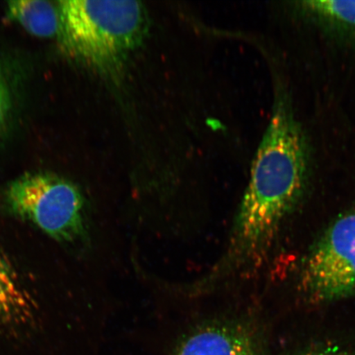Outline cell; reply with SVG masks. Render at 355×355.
<instances>
[{
	"label": "cell",
	"instance_id": "cell-1",
	"mask_svg": "<svg viewBox=\"0 0 355 355\" xmlns=\"http://www.w3.org/2000/svg\"><path fill=\"white\" fill-rule=\"evenodd\" d=\"M275 95L272 118L252 162L227 248L202 281L208 288L263 263L307 189L312 171L308 137L285 84H277Z\"/></svg>",
	"mask_w": 355,
	"mask_h": 355
},
{
	"label": "cell",
	"instance_id": "cell-2",
	"mask_svg": "<svg viewBox=\"0 0 355 355\" xmlns=\"http://www.w3.org/2000/svg\"><path fill=\"white\" fill-rule=\"evenodd\" d=\"M59 6L58 38L67 54L102 76L119 79L148 33V16L143 3L66 0Z\"/></svg>",
	"mask_w": 355,
	"mask_h": 355
},
{
	"label": "cell",
	"instance_id": "cell-3",
	"mask_svg": "<svg viewBox=\"0 0 355 355\" xmlns=\"http://www.w3.org/2000/svg\"><path fill=\"white\" fill-rule=\"evenodd\" d=\"M0 213L72 250L88 239L85 196L73 181L53 173H26L12 181L0 193Z\"/></svg>",
	"mask_w": 355,
	"mask_h": 355
},
{
	"label": "cell",
	"instance_id": "cell-4",
	"mask_svg": "<svg viewBox=\"0 0 355 355\" xmlns=\"http://www.w3.org/2000/svg\"><path fill=\"white\" fill-rule=\"evenodd\" d=\"M298 288L313 305L355 295V207L337 217L310 247L301 264Z\"/></svg>",
	"mask_w": 355,
	"mask_h": 355
},
{
	"label": "cell",
	"instance_id": "cell-5",
	"mask_svg": "<svg viewBox=\"0 0 355 355\" xmlns=\"http://www.w3.org/2000/svg\"><path fill=\"white\" fill-rule=\"evenodd\" d=\"M37 268L0 238V338L34 329L48 309Z\"/></svg>",
	"mask_w": 355,
	"mask_h": 355
},
{
	"label": "cell",
	"instance_id": "cell-6",
	"mask_svg": "<svg viewBox=\"0 0 355 355\" xmlns=\"http://www.w3.org/2000/svg\"><path fill=\"white\" fill-rule=\"evenodd\" d=\"M174 355H257V339L245 322H211L186 336Z\"/></svg>",
	"mask_w": 355,
	"mask_h": 355
},
{
	"label": "cell",
	"instance_id": "cell-7",
	"mask_svg": "<svg viewBox=\"0 0 355 355\" xmlns=\"http://www.w3.org/2000/svg\"><path fill=\"white\" fill-rule=\"evenodd\" d=\"M293 8L330 37L355 44V1H299Z\"/></svg>",
	"mask_w": 355,
	"mask_h": 355
},
{
	"label": "cell",
	"instance_id": "cell-8",
	"mask_svg": "<svg viewBox=\"0 0 355 355\" xmlns=\"http://www.w3.org/2000/svg\"><path fill=\"white\" fill-rule=\"evenodd\" d=\"M8 13L26 32L41 38L59 37L60 8L48 1L20 0L8 3Z\"/></svg>",
	"mask_w": 355,
	"mask_h": 355
},
{
	"label": "cell",
	"instance_id": "cell-9",
	"mask_svg": "<svg viewBox=\"0 0 355 355\" xmlns=\"http://www.w3.org/2000/svg\"><path fill=\"white\" fill-rule=\"evenodd\" d=\"M13 96L7 73L0 66V141L6 135L12 118Z\"/></svg>",
	"mask_w": 355,
	"mask_h": 355
},
{
	"label": "cell",
	"instance_id": "cell-10",
	"mask_svg": "<svg viewBox=\"0 0 355 355\" xmlns=\"http://www.w3.org/2000/svg\"><path fill=\"white\" fill-rule=\"evenodd\" d=\"M296 355H348L336 345L320 344L306 349Z\"/></svg>",
	"mask_w": 355,
	"mask_h": 355
}]
</instances>
